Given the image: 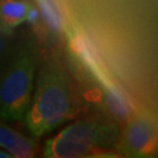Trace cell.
Masks as SVG:
<instances>
[{
	"mask_svg": "<svg viewBox=\"0 0 158 158\" xmlns=\"http://www.w3.org/2000/svg\"><path fill=\"white\" fill-rule=\"evenodd\" d=\"M74 114V96L66 70L57 61H47L35 76L23 123L34 138L52 134Z\"/></svg>",
	"mask_w": 158,
	"mask_h": 158,
	"instance_id": "cell-1",
	"label": "cell"
},
{
	"mask_svg": "<svg viewBox=\"0 0 158 158\" xmlns=\"http://www.w3.org/2000/svg\"><path fill=\"white\" fill-rule=\"evenodd\" d=\"M40 51L35 36L25 35L12 44L0 63V118L7 123L23 121L34 89Z\"/></svg>",
	"mask_w": 158,
	"mask_h": 158,
	"instance_id": "cell-2",
	"label": "cell"
},
{
	"mask_svg": "<svg viewBox=\"0 0 158 158\" xmlns=\"http://www.w3.org/2000/svg\"><path fill=\"white\" fill-rule=\"evenodd\" d=\"M118 127L106 119H80L61 129L46 141L42 156L46 158L88 157L116 145Z\"/></svg>",
	"mask_w": 158,
	"mask_h": 158,
	"instance_id": "cell-3",
	"label": "cell"
},
{
	"mask_svg": "<svg viewBox=\"0 0 158 158\" xmlns=\"http://www.w3.org/2000/svg\"><path fill=\"white\" fill-rule=\"evenodd\" d=\"M116 147L123 157H153L157 152V132L151 117L144 113L132 116L118 135Z\"/></svg>",
	"mask_w": 158,
	"mask_h": 158,
	"instance_id": "cell-4",
	"label": "cell"
},
{
	"mask_svg": "<svg viewBox=\"0 0 158 158\" xmlns=\"http://www.w3.org/2000/svg\"><path fill=\"white\" fill-rule=\"evenodd\" d=\"M0 149L10 152L13 158H29L35 156L38 144L34 138L11 128L0 118Z\"/></svg>",
	"mask_w": 158,
	"mask_h": 158,
	"instance_id": "cell-5",
	"label": "cell"
},
{
	"mask_svg": "<svg viewBox=\"0 0 158 158\" xmlns=\"http://www.w3.org/2000/svg\"><path fill=\"white\" fill-rule=\"evenodd\" d=\"M31 4L23 0H0V28L12 38L13 32L25 20Z\"/></svg>",
	"mask_w": 158,
	"mask_h": 158,
	"instance_id": "cell-6",
	"label": "cell"
},
{
	"mask_svg": "<svg viewBox=\"0 0 158 158\" xmlns=\"http://www.w3.org/2000/svg\"><path fill=\"white\" fill-rule=\"evenodd\" d=\"M11 36L6 35L1 28H0V63L4 61V59L6 57V55L8 54V52L12 47Z\"/></svg>",
	"mask_w": 158,
	"mask_h": 158,
	"instance_id": "cell-7",
	"label": "cell"
},
{
	"mask_svg": "<svg viewBox=\"0 0 158 158\" xmlns=\"http://www.w3.org/2000/svg\"><path fill=\"white\" fill-rule=\"evenodd\" d=\"M39 19H40V13H39V11H38V8L31 5L28 12H27V15H26V20H25V23H36L38 21H39Z\"/></svg>",
	"mask_w": 158,
	"mask_h": 158,
	"instance_id": "cell-8",
	"label": "cell"
},
{
	"mask_svg": "<svg viewBox=\"0 0 158 158\" xmlns=\"http://www.w3.org/2000/svg\"><path fill=\"white\" fill-rule=\"evenodd\" d=\"M0 158H13V156L10 152H7L6 150L0 149Z\"/></svg>",
	"mask_w": 158,
	"mask_h": 158,
	"instance_id": "cell-9",
	"label": "cell"
}]
</instances>
